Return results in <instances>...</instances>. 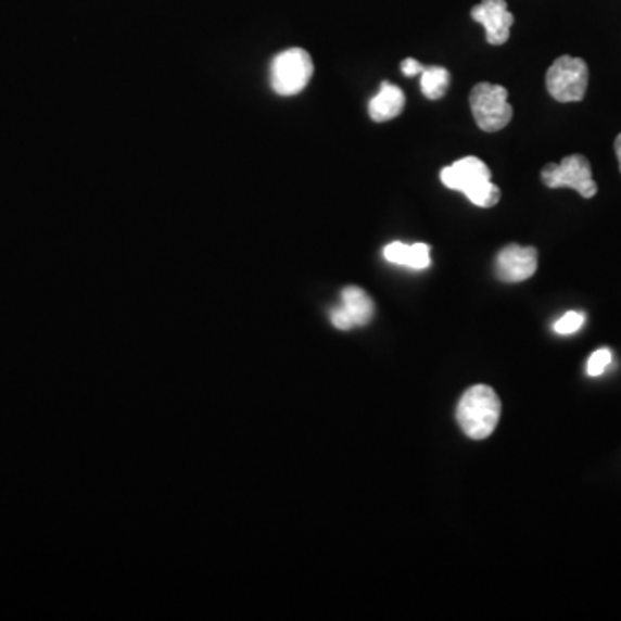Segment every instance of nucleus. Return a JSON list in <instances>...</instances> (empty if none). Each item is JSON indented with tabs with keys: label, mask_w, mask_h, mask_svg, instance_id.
I'll return each instance as SVG.
<instances>
[{
	"label": "nucleus",
	"mask_w": 621,
	"mask_h": 621,
	"mask_svg": "<svg viewBox=\"0 0 621 621\" xmlns=\"http://www.w3.org/2000/svg\"><path fill=\"white\" fill-rule=\"evenodd\" d=\"M441 180L447 189L465 193L474 206L492 207L500 201V190L492 183L491 169L474 155L442 168Z\"/></svg>",
	"instance_id": "1"
},
{
	"label": "nucleus",
	"mask_w": 621,
	"mask_h": 621,
	"mask_svg": "<svg viewBox=\"0 0 621 621\" xmlns=\"http://www.w3.org/2000/svg\"><path fill=\"white\" fill-rule=\"evenodd\" d=\"M458 423L473 441H483L496 430L500 418V401L487 385H474L462 394L458 404Z\"/></svg>",
	"instance_id": "2"
},
{
	"label": "nucleus",
	"mask_w": 621,
	"mask_h": 621,
	"mask_svg": "<svg viewBox=\"0 0 621 621\" xmlns=\"http://www.w3.org/2000/svg\"><path fill=\"white\" fill-rule=\"evenodd\" d=\"M313 72L315 66L309 52L294 47L275 55L269 67V84L278 96H297L306 89Z\"/></svg>",
	"instance_id": "3"
},
{
	"label": "nucleus",
	"mask_w": 621,
	"mask_h": 621,
	"mask_svg": "<svg viewBox=\"0 0 621 621\" xmlns=\"http://www.w3.org/2000/svg\"><path fill=\"white\" fill-rule=\"evenodd\" d=\"M470 107L480 130L487 131V134L503 130L512 119L508 90L500 85H474L470 93Z\"/></svg>",
	"instance_id": "4"
},
{
	"label": "nucleus",
	"mask_w": 621,
	"mask_h": 621,
	"mask_svg": "<svg viewBox=\"0 0 621 621\" xmlns=\"http://www.w3.org/2000/svg\"><path fill=\"white\" fill-rule=\"evenodd\" d=\"M546 85L547 92L558 102L582 101L588 85L587 63L580 58L561 55L549 67Z\"/></svg>",
	"instance_id": "5"
},
{
	"label": "nucleus",
	"mask_w": 621,
	"mask_h": 621,
	"mask_svg": "<svg viewBox=\"0 0 621 621\" xmlns=\"http://www.w3.org/2000/svg\"><path fill=\"white\" fill-rule=\"evenodd\" d=\"M541 177L549 189H573L585 199L594 198L597 193L591 163L584 155H568L559 164H547L542 169Z\"/></svg>",
	"instance_id": "6"
},
{
	"label": "nucleus",
	"mask_w": 621,
	"mask_h": 621,
	"mask_svg": "<svg viewBox=\"0 0 621 621\" xmlns=\"http://www.w3.org/2000/svg\"><path fill=\"white\" fill-rule=\"evenodd\" d=\"M375 315V304L370 295L359 287H345L342 290L341 306L330 310L332 325L339 330H351L354 327H365Z\"/></svg>",
	"instance_id": "7"
},
{
	"label": "nucleus",
	"mask_w": 621,
	"mask_h": 621,
	"mask_svg": "<svg viewBox=\"0 0 621 621\" xmlns=\"http://www.w3.org/2000/svg\"><path fill=\"white\" fill-rule=\"evenodd\" d=\"M471 17L485 28V37L491 46L508 42L515 16L509 13L506 0H482L471 9Z\"/></svg>",
	"instance_id": "8"
},
{
	"label": "nucleus",
	"mask_w": 621,
	"mask_h": 621,
	"mask_svg": "<svg viewBox=\"0 0 621 621\" xmlns=\"http://www.w3.org/2000/svg\"><path fill=\"white\" fill-rule=\"evenodd\" d=\"M537 249L506 245L496 257V274L506 283L529 280L537 271Z\"/></svg>",
	"instance_id": "9"
},
{
	"label": "nucleus",
	"mask_w": 621,
	"mask_h": 621,
	"mask_svg": "<svg viewBox=\"0 0 621 621\" xmlns=\"http://www.w3.org/2000/svg\"><path fill=\"white\" fill-rule=\"evenodd\" d=\"M406 96L397 85L382 81L380 92L373 97L368 105L370 118L377 123L391 122L403 113Z\"/></svg>",
	"instance_id": "10"
},
{
	"label": "nucleus",
	"mask_w": 621,
	"mask_h": 621,
	"mask_svg": "<svg viewBox=\"0 0 621 621\" xmlns=\"http://www.w3.org/2000/svg\"><path fill=\"white\" fill-rule=\"evenodd\" d=\"M383 257L392 265L406 266L411 269H427L432 265L430 245L421 244V242L413 245L392 242L383 249Z\"/></svg>",
	"instance_id": "11"
},
{
	"label": "nucleus",
	"mask_w": 621,
	"mask_h": 621,
	"mask_svg": "<svg viewBox=\"0 0 621 621\" xmlns=\"http://www.w3.org/2000/svg\"><path fill=\"white\" fill-rule=\"evenodd\" d=\"M451 75L445 67H424L421 73V92L430 101L442 99L449 89Z\"/></svg>",
	"instance_id": "12"
},
{
	"label": "nucleus",
	"mask_w": 621,
	"mask_h": 621,
	"mask_svg": "<svg viewBox=\"0 0 621 621\" xmlns=\"http://www.w3.org/2000/svg\"><path fill=\"white\" fill-rule=\"evenodd\" d=\"M585 315L580 310H570L567 315H562L555 324V332L559 335H571L579 332L584 327Z\"/></svg>",
	"instance_id": "13"
},
{
	"label": "nucleus",
	"mask_w": 621,
	"mask_h": 621,
	"mask_svg": "<svg viewBox=\"0 0 621 621\" xmlns=\"http://www.w3.org/2000/svg\"><path fill=\"white\" fill-rule=\"evenodd\" d=\"M613 362V354L609 348H599L596 353H592L587 362V375L588 377H600L605 373L606 368Z\"/></svg>",
	"instance_id": "14"
},
{
	"label": "nucleus",
	"mask_w": 621,
	"mask_h": 621,
	"mask_svg": "<svg viewBox=\"0 0 621 621\" xmlns=\"http://www.w3.org/2000/svg\"><path fill=\"white\" fill-rule=\"evenodd\" d=\"M401 69H403L404 75L411 78V76L420 75V73H423L424 67L421 66L418 61L413 60V58H407V60L401 64Z\"/></svg>",
	"instance_id": "15"
},
{
	"label": "nucleus",
	"mask_w": 621,
	"mask_h": 621,
	"mask_svg": "<svg viewBox=\"0 0 621 621\" xmlns=\"http://www.w3.org/2000/svg\"><path fill=\"white\" fill-rule=\"evenodd\" d=\"M614 151H617L618 163H620L621 172V134L618 135L617 140H614Z\"/></svg>",
	"instance_id": "16"
}]
</instances>
